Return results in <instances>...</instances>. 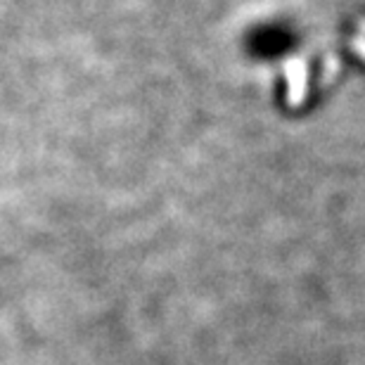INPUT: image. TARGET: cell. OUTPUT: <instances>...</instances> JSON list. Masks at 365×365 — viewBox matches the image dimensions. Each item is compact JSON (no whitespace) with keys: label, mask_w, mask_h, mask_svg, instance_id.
<instances>
[{"label":"cell","mask_w":365,"mask_h":365,"mask_svg":"<svg viewBox=\"0 0 365 365\" xmlns=\"http://www.w3.org/2000/svg\"><path fill=\"white\" fill-rule=\"evenodd\" d=\"M284 76H287V102L292 107H299L306 98V64L297 57H292L284 64Z\"/></svg>","instance_id":"obj_1"},{"label":"cell","mask_w":365,"mask_h":365,"mask_svg":"<svg viewBox=\"0 0 365 365\" xmlns=\"http://www.w3.org/2000/svg\"><path fill=\"white\" fill-rule=\"evenodd\" d=\"M351 48H354V53H356V55L363 57V60H365V38H354Z\"/></svg>","instance_id":"obj_2"},{"label":"cell","mask_w":365,"mask_h":365,"mask_svg":"<svg viewBox=\"0 0 365 365\" xmlns=\"http://www.w3.org/2000/svg\"><path fill=\"white\" fill-rule=\"evenodd\" d=\"M361 29H363V34H365V21H363V24H361Z\"/></svg>","instance_id":"obj_3"}]
</instances>
